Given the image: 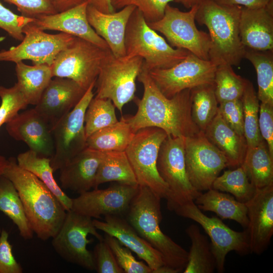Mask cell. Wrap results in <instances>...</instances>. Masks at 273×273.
I'll list each match as a JSON object with an SVG mask.
<instances>
[{"instance_id":"cell-27","label":"cell","mask_w":273,"mask_h":273,"mask_svg":"<svg viewBox=\"0 0 273 273\" xmlns=\"http://www.w3.org/2000/svg\"><path fill=\"white\" fill-rule=\"evenodd\" d=\"M194 203L200 210L213 212L221 219L233 220L244 228L248 226L245 203L228 194L211 188L204 194L201 193Z\"/></svg>"},{"instance_id":"cell-11","label":"cell","mask_w":273,"mask_h":273,"mask_svg":"<svg viewBox=\"0 0 273 273\" xmlns=\"http://www.w3.org/2000/svg\"><path fill=\"white\" fill-rule=\"evenodd\" d=\"M108 50L75 37L69 46L57 55L50 66L52 76L71 79L86 90L96 83L101 63Z\"/></svg>"},{"instance_id":"cell-49","label":"cell","mask_w":273,"mask_h":273,"mask_svg":"<svg viewBox=\"0 0 273 273\" xmlns=\"http://www.w3.org/2000/svg\"><path fill=\"white\" fill-rule=\"evenodd\" d=\"M258 126L261 135L266 142L270 154L273 157V105L261 103Z\"/></svg>"},{"instance_id":"cell-23","label":"cell","mask_w":273,"mask_h":273,"mask_svg":"<svg viewBox=\"0 0 273 273\" xmlns=\"http://www.w3.org/2000/svg\"><path fill=\"white\" fill-rule=\"evenodd\" d=\"M239 35L245 49L273 51V1L263 7H242Z\"/></svg>"},{"instance_id":"cell-47","label":"cell","mask_w":273,"mask_h":273,"mask_svg":"<svg viewBox=\"0 0 273 273\" xmlns=\"http://www.w3.org/2000/svg\"><path fill=\"white\" fill-rule=\"evenodd\" d=\"M14 5L25 17L35 18L41 15H52L57 11L49 0H4Z\"/></svg>"},{"instance_id":"cell-34","label":"cell","mask_w":273,"mask_h":273,"mask_svg":"<svg viewBox=\"0 0 273 273\" xmlns=\"http://www.w3.org/2000/svg\"><path fill=\"white\" fill-rule=\"evenodd\" d=\"M0 211L12 220L23 239L30 240L33 238V232L20 196L13 183L4 175L0 177Z\"/></svg>"},{"instance_id":"cell-28","label":"cell","mask_w":273,"mask_h":273,"mask_svg":"<svg viewBox=\"0 0 273 273\" xmlns=\"http://www.w3.org/2000/svg\"><path fill=\"white\" fill-rule=\"evenodd\" d=\"M16 82L28 105H36L53 77L47 64L27 65L22 61L16 63Z\"/></svg>"},{"instance_id":"cell-32","label":"cell","mask_w":273,"mask_h":273,"mask_svg":"<svg viewBox=\"0 0 273 273\" xmlns=\"http://www.w3.org/2000/svg\"><path fill=\"white\" fill-rule=\"evenodd\" d=\"M186 232L191 241L188 261L184 273H212L216 267L211 245L198 225H190Z\"/></svg>"},{"instance_id":"cell-4","label":"cell","mask_w":273,"mask_h":273,"mask_svg":"<svg viewBox=\"0 0 273 273\" xmlns=\"http://www.w3.org/2000/svg\"><path fill=\"white\" fill-rule=\"evenodd\" d=\"M242 6H224L212 0H200L195 20L208 29L210 38L209 60L216 66H238L246 49L239 35V19Z\"/></svg>"},{"instance_id":"cell-42","label":"cell","mask_w":273,"mask_h":273,"mask_svg":"<svg viewBox=\"0 0 273 273\" xmlns=\"http://www.w3.org/2000/svg\"><path fill=\"white\" fill-rule=\"evenodd\" d=\"M104 240L125 273H152V269L146 263L137 260L132 254L131 251L115 238L106 234Z\"/></svg>"},{"instance_id":"cell-56","label":"cell","mask_w":273,"mask_h":273,"mask_svg":"<svg viewBox=\"0 0 273 273\" xmlns=\"http://www.w3.org/2000/svg\"><path fill=\"white\" fill-rule=\"evenodd\" d=\"M2 230V229H1V226H0V234H1V233Z\"/></svg>"},{"instance_id":"cell-39","label":"cell","mask_w":273,"mask_h":273,"mask_svg":"<svg viewBox=\"0 0 273 273\" xmlns=\"http://www.w3.org/2000/svg\"><path fill=\"white\" fill-rule=\"evenodd\" d=\"M244 116V136L248 148L258 145L263 140L258 126L259 100L249 80L241 98Z\"/></svg>"},{"instance_id":"cell-54","label":"cell","mask_w":273,"mask_h":273,"mask_svg":"<svg viewBox=\"0 0 273 273\" xmlns=\"http://www.w3.org/2000/svg\"><path fill=\"white\" fill-rule=\"evenodd\" d=\"M154 273H178V272L176 270L164 265L158 268L155 271Z\"/></svg>"},{"instance_id":"cell-10","label":"cell","mask_w":273,"mask_h":273,"mask_svg":"<svg viewBox=\"0 0 273 273\" xmlns=\"http://www.w3.org/2000/svg\"><path fill=\"white\" fill-rule=\"evenodd\" d=\"M97 230L92 218L71 210L67 211L61 228L52 238V245L65 261L89 270H95L93 252L87 249V245L94 241L87 238L89 235L99 241L104 239Z\"/></svg>"},{"instance_id":"cell-1","label":"cell","mask_w":273,"mask_h":273,"mask_svg":"<svg viewBox=\"0 0 273 273\" xmlns=\"http://www.w3.org/2000/svg\"><path fill=\"white\" fill-rule=\"evenodd\" d=\"M137 79L144 87L141 99L133 100L138 109L133 115L122 116L134 132L145 127H155L167 135L187 138L200 130L191 115V91L186 89L167 98L160 92L149 72L142 70Z\"/></svg>"},{"instance_id":"cell-16","label":"cell","mask_w":273,"mask_h":273,"mask_svg":"<svg viewBox=\"0 0 273 273\" xmlns=\"http://www.w3.org/2000/svg\"><path fill=\"white\" fill-rule=\"evenodd\" d=\"M24 37L21 42L8 50L0 52V61L15 63L31 60L33 65L51 66L57 55L74 40L75 36L63 32L49 34L31 23L23 29Z\"/></svg>"},{"instance_id":"cell-43","label":"cell","mask_w":273,"mask_h":273,"mask_svg":"<svg viewBox=\"0 0 273 273\" xmlns=\"http://www.w3.org/2000/svg\"><path fill=\"white\" fill-rule=\"evenodd\" d=\"M171 2L173 0H111L115 11L128 6L135 7L141 12L148 23L161 19L166 6Z\"/></svg>"},{"instance_id":"cell-35","label":"cell","mask_w":273,"mask_h":273,"mask_svg":"<svg viewBox=\"0 0 273 273\" xmlns=\"http://www.w3.org/2000/svg\"><path fill=\"white\" fill-rule=\"evenodd\" d=\"M244 58L251 62L256 70L258 100L273 105V51L246 49Z\"/></svg>"},{"instance_id":"cell-22","label":"cell","mask_w":273,"mask_h":273,"mask_svg":"<svg viewBox=\"0 0 273 273\" xmlns=\"http://www.w3.org/2000/svg\"><path fill=\"white\" fill-rule=\"evenodd\" d=\"M93 222L97 230L115 238L135 253L152 269V273L165 265L161 254L142 238L124 217L106 215L104 221L94 219Z\"/></svg>"},{"instance_id":"cell-13","label":"cell","mask_w":273,"mask_h":273,"mask_svg":"<svg viewBox=\"0 0 273 273\" xmlns=\"http://www.w3.org/2000/svg\"><path fill=\"white\" fill-rule=\"evenodd\" d=\"M93 83L78 104L52 128L54 152L50 158L54 171L59 170L73 157L87 147L84 129L86 109L94 97Z\"/></svg>"},{"instance_id":"cell-48","label":"cell","mask_w":273,"mask_h":273,"mask_svg":"<svg viewBox=\"0 0 273 273\" xmlns=\"http://www.w3.org/2000/svg\"><path fill=\"white\" fill-rule=\"evenodd\" d=\"M8 239V233L2 229L0 234V273H22L23 268L13 255Z\"/></svg>"},{"instance_id":"cell-26","label":"cell","mask_w":273,"mask_h":273,"mask_svg":"<svg viewBox=\"0 0 273 273\" xmlns=\"http://www.w3.org/2000/svg\"><path fill=\"white\" fill-rule=\"evenodd\" d=\"M204 133L208 141L224 155L227 167L237 168L242 165L248 148L245 136L231 128L219 110Z\"/></svg>"},{"instance_id":"cell-17","label":"cell","mask_w":273,"mask_h":273,"mask_svg":"<svg viewBox=\"0 0 273 273\" xmlns=\"http://www.w3.org/2000/svg\"><path fill=\"white\" fill-rule=\"evenodd\" d=\"M139 185L116 183L105 189H95L72 198L71 210L95 219L102 216H125Z\"/></svg>"},{"instance_id":"cell-9","label":"cell","mask_w":273,"mask_h":273,"mask_svg":"<svg viewBox=\"0 0 273 273\" xmlns=\"http://www.w3.org/2000/svg\"><path fill=\"white\" fill-rule=\"evenodd\" d=\"M197 9L196 5L189 11L183 12L168 4L161 19L147 23L152 29L162 33L171 47L186 50L201 59L209 60L210 38L208 33L196 27Z\"/></svg>"},{"instance_id":"cell-18","label":"cell","mask_w":273,"mask_h":273,"mask_svg":"<svg viewBox=\"0 0 273 273\" xmlns=\"http://www.w3.org/2000/svg\"><path fill=\"white\" fill-rule=\"evenodd\" d=\"M245 204L250 252L260 254L267 249L273 234V185L256 189Z\"/></svg>"},{"instance_id":"cell-14","label":"cell","mask_w":273,"mask_h":273,"mask_svg":"<svg viewBox=\"0 0 273 273\" xmlns=\"http://www.w3.org/2000/svg\"><path fill=\"white\" fill-rule=\"evenodd\" d=\"M185 160L188 179L201 192L212 188L220 172L227 167L224 155L200 131L185 138Z\"/></svg>"},{"instance_id":"cell-20","label":"cell","mask_w":273,"mask_h":273,"mask_svg":"<svg viewBox=\"0 0 273 273\" xmlns=\"http://www.w3.org/2000/svg\"><path fill=\"white\" fill-rule=\"evenodd\" d=\"M8 134L24 142L29 150L41 156L51 158L54 152L51 127L34 108L18 113L6 123Z\"/></svg>"},{"instance_id":"cell-21","label":"cell","mask_w":273,"mask_h":273,"mask_svg":"<svg viewBox=\"0 0 273 273\" xmlns=\"http://www.w3.org/2000/svg\"><path fill=\"white\" fill-rule=\"evenodd\" d=\"M87 5L88 2H85L62 12L41 15L34 18L31 23L42 31H59L87 40L103 49H109L88 22Z\"/></svg>"},{"instance_id":"cell-36","label":"cell","mask_w":273,"mask_h":273,"mask_svg":"<svg viewBox=\"0 0 273 273\" xmlns=\"http://www.w3.org/2000/svg\"><path fill=\"white\" fill-rule=\"evenodd\" d=\"M191 115L193 122L200 131H204L215 117L218 103L214 84H205L191 89Z\"/></svg>"},{"instance_id":"cell-6","label":"cell","mask_w":273,"mask_h":273,"mask_svg":"<svg viewBox=\"0 0 273 273\" xmlns=\"http://www.w3.org/2000/svg\"><path fill=\"white\" fill-rule=\"evenodd\" d=\"M143 62L140 57H116L108 50L96 81L95 98L110 99L122 112L123 107L135 98V81Z\"/></svg>"},{"instance_id":"cell-52","label":"cell","mask_w":273,"mask_h":273,"mask_svg":"<svg viewBox=\"0 0 273 273\" xmlns=\"http://www.w3.org/2000/svg\"><path fill=\"white\" fill-rule=\"evenodd\" d=\"M88 3L98 11L104 13L109 14L115 12L111 0H88Z\"/></svg>"},{"instance_id":"cell-33","label":"cell","mask_w":273,"mask_h":273,"mask_svg":"<svg viewBox=\"0 0 273 273\" xmlns=\"http://www.w3.org/2000/svg\"><path fill=\"white\" fill-rule=\"evenodd\" d=\"M134 132L121 117L117 123L99 129L86 138V146L102 152L125 151Z\"/></svg>"},{"instance_id":"cell-30","label":"cell","mask_w":273,"mask_h":273,"mask_svg":"<svg viewBox=\"0 0 273 273\" xmlns=\"http://www.w3.org/2000/svg\"><path fill=\"white\" fill-rule=\"evenodd\" d=\"M241 166L256 189L273 185V157L264 140L254 147L247 148Z\"/></svg>"},{"instance_id":"cell-44","label":"cell","mask_w":273,"mask_h":273,"mask_svg":"<svg viewBox=\"0 0 273 273\" xmlns=\"http://www.w3.org/2000/svg\"><path fill=\"white\" fill-rule=\"evenodd\" d=\"M33 20L34 18L14 13L0 2V28L14 39L22 41L24 37L23 28Z\"/></svg>"},{"instance_id":"cell-37","label":"cell","mask_w":273,"mask_h":273,"mask_svg":"<svg viewBox=\"0 0 273 273\" xmlns=\"http://www.w3.org/2000/svg\"><path fill=\"white\" fill-rule=\"evenodd\" d=\"M248 80L237 74L232 66H217L214 79V92L218 104L241 99Z\"/></svg>"},{"instance_id":"cell-50","label":"cell","mask_w":273,"mask_h":273,"mask_svg":"<svg viewBox=\"0 0 273 273\" xmlns=\"http://www.w3.org/2000/svg\"><path fill=\"white\" fill-rule=\"evenodd\" d=\"M224 6H240L248 8H258L266 6L271 0H212Z\"/></svg>"},{"instance_id":"cell-5","label":"cell","mask_w":273,"mask_h":273,"mask_svg":"<svg viewBox=\"0 0 273 273\" xmlns=\"http://www.w3.org/2000/svg\"><path fill=\"white\" fill-rule=\"evenodd\" d=\"M125 57L143 59L142 70L149 72L170 68L180 62L190 53L171 47L152 29L136 8L130 16L125 35Z\"/></svg>"},{"instance_id":"cell-31","label":"cell","mask_w":273,"mask_h":273,"mask_svg":"<svg viewBox=\"0 0 273 273\" xmlns=\"http://www.w3.org/2000/svg\"><path fill=\"white\" fill-rule=\"evenodd\" d=\"M138 185L132 167L125 151L104 152L98 168L94 189L107 182Z\"/></svg>"},{"instance_id":"cell-46","label":"cell","mask_w":273,"mask_h":273,"mask_svg":"<svg viewBox=\"0 0 273 273\" xmlns=\"http://www.w3.org/2000/svg\"><path fill=\"white\" fill-rule=\"evenodd\" d=\"M218 110L225 122L237 133L244 135L243 109L241 99L219 104Z\"/></svg>"},{"instance_id":"cell-15","label":"cell","mask_w":273,"mask_h":273,"mask_svg":"<svg viewBox=\"0 0 273 273\" xmlns=\"http://www.w3.org/2000/svg\"><path fill=\"white\" fill-rule=\"evenodd\" d=\"M216 68L211 61L201 59L190 52L185 59L170 68L148 72L160 92L170 99L186 89L214 84Z\"/></svg>"},{"instance_id":"cell-53","label":"cell","mask_w":273,"mask_h":273,"mask_svg":"<svg viewBox=\"0 0 273 273\" xmlns=\"http://www.w3.org/2000/svg\"><path fill=\"white\" fill-rule=\"evenodd\" d=\"M200 0H173V2L182 5L187 9H191L194 6L198 5Z\"/></svg>"},{"instance_id":"cell-3","label":"cell","mask_w":273,"mask_h":273,"mask_svg":"<svg viewBox=\"0 0 273 273\" xmlns=\"http://www.w3.org/2000/svg\"><path fill=\"white\" fill-rule=\"evenodd\" d=\"M161 199L149 188L139 186L125 219L142 238L161 254L165 265L180 272L187 265L188 252L161 230Z\"/></svg>"},{"instance_id":"cell-19","label":"cell","mask_w":273,"mask_h":273,"mask_svg":"<svg viewBox=\"0 0 273 273\" xmlns=\"http://www.w3.org/2000/svg\"><path fill=\"white\" fill-rule=\"evenodd\" d=\"M86 91L71 79L54 77L34 109L52 129L78 104Z\"/></svg>"},{"instance_id":"cell-45","label":"cell","mask_w":273,"mask_h":273,"mask_svg":"<svg viewBox=\"0 0 273 273\" xmlns=\"http://www.w3.org/2000/svg\"><path fill=\"white\" fill-rule=\"evenodd\" d=\"M93 255L98 273H124L104 238L95 246Z\"/></svg>"},{"instance_id":"cell-38","label":"cell","mask_w":273,"mask_h":273,"mask_svg":"<svg viewBox=\"0 0 273 273\" xmlns=\"http://www.w3.org/2000/svg\"><path fill=\"white\" fill-rule=\"evenodd\" d=\"M212 188L229 193L238 201L245 203L253 196L256 190L241 165L234 170H225L218 176Z\"/></svg>"},{"instance_id":"cell-8","label":"cell","mask_w":273,"mask_h":273,"mask_svg":"<svg viewBox=\"0 0 273 273\" xmlns=\"http://www.w3.org/2000/svg\"><path fill=\"white\" fill-rule=\"evenodd\" d=\"M185 138L167 135L160 148L157 167L167 184L169 193L167 207L174 211L182 205L194 201L201 193L191 184L185 160Z\"/></svg>"},{"instance_id":"cell-25","label":"cell","mask_w":273,"mask_h":273,"mask_svg":"<svg viewBox=\"0 0 273 273\" xmlns=\"http://www.w3.org/2000/svg\"><path fill=\"white\" fill-rule=\"evenodd\" d=\"M104 155L87 147L76 155L59 169L62 187L79 194L94 188Z\"/></svg>"},{"instance_id":"cell-12","label":"cell","mask_w":273,"mask_h":273,"mask_svg":"<svg viewBox=\"0 0 273 273\" xmlns=\"http://www.w3.org/2000/svg\"><path fill=\"white\" fill-rule=\"evenodd\" d=\"M174 212L179 216L196 221L203 228L211 240V248L218 272L224 271L225 257L230 252L235 251L241 255L251 252L247 230L235 231L220 219L206 216L194 201L182 205Z\"/></svg>"},{"instance_id":"cell-40","label":"cell","mask_w":273,"mask_h":273,"mask_svg":"<svg viewBox=\"0 0 273 273\" xmlns=\"http://www.w3.org/2000/svg\"><path fill=\"white\" fill-rule=\"evenodd\" d=\"M115 106L110 99L94 97L86 109L84 129L86 138L95 131L117 123Z\"/></svg>"},{"instance_id":"cell-55","label":"cell","mask_w":273,"mask_h":273,"mask_svg":"<svg viewBox=\"0 0 273 273\" xmlns=\"http://www.w3.org/2000/svg\"><path fill=\"white\" fill-rule=\"evenodd\" d=\"M8 163V159L0 155V177L3 175L5 169Z\"/></svg>"},{"instance_id":"cell-29","label":"cell","mask_w":273,"mask_h":273,"mask_svg":"<svg viewBox=\"0 0 273 273\" xmlns=\"http://www.w3.org/2000/svg\"><path fill=\"white\" fill-rule=\"evenodd\" d=\"M16 161L19 166L31 172L40 179L57 197L67 211L71 210L72 198L67 195L55 180L50 158L40 156L29 150L19 154Z\"/></svg>"},{"instance_id":"cell-7","label":"cell","mask_w":273,"mask_h":273,"mask_svg":"<svg viewBox=\"0 0 273 273\" xmlns=\"http://www.w3.org/2000/svg\"><path fill=\"white\" fill-rule=\"evenodd\" d=\"M167 136L163 129L148 127L138 130L125 150L138 184L150 189L161 199L169 190L160 176L157 162L161 145Z\"/></svg>"},{"instance_id":"cell-2","label":"cell","mask_w":273,"mask_h":273,"mask_svg":"<svg viewBox=\"0 0 273 273\" xmlns=\"http://www.w3.org/2000/svg\"><path fill=\"white\" fill-rule=\"evenodd\" d=\"M3 175L16 189L33 233L42 241L54 237L67 213L57 197L35 175L19 166L15 158L8 159Z\"/></svg>"},{"instance_id":"cell-51","label":"cell","mask_w":273,"mask_h":273,"mask_svg":"<svg viewBox=\"0 0 273 273\" xmlns=\"http://www.w3.org/2000/svg\"><path fill=\"white\" fill-rule=\"evenodd\" d=\"M57 13L62 12L75 7L88 0H49Z\"/></svg>"},{"instance_id":"cell-24","label":"cell","mask_w":273,"mask_h":273,"mask_svg":"<svg viewBox=\"0 0 273 273\" xmlns=\"http://www.w3.org/2000/svg\"><path fill=\"white\" fill-rule=\"evenodd\" d=\"M136 8L128 6L112 13H104L89 5L86 9L88 22L96 33L107 43L116 57L125 56V35L130 16Z\"/></svg>"},{"instance_id":"cell-41","label":"cell","mask_w":273,"mask_h":273,"mask_svg":"<svg viewBox=\"0 0 273 273\" xmlns=\"http://www.w3.org/2000/svg\"><path fill=\"white\" fill-rule=\"evenodd\" d=\"M0 127L13 119L18 112L28 105L18 84L11 87L0 86Z\"/></svg>"}]
</instances>
